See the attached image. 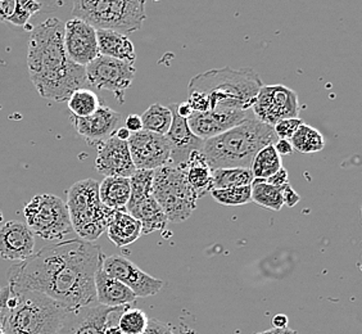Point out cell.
Instances as JSON below:
<instances>
[{"instance_id": "8992f818", "label": "cell", "mask_w": 362, "mask_h": 334, "mask_svg": "<svg viewBox=\"0 0 362 334\" xmlns=\"http://www.w3.org/2000/svg\"><path fill=\"white\" fill-rule=\"evenodd\" d=\"M146 0H74L72 16L95 30L121 34L139 31L146 21Z\"/></svg>"}, {"instance_id": "8fae6325", "label": "cell", "mask_w": 362, "mask_h": 334, "mask_svg": "<svg viewBox=\"0 0 362 334\" xmlns=\"http://www.w3.org/2000/svg\"><path fill=\"white\" fill-rule=\"evenodd\" d=\"M251 110L258 121L274 126L280 120L298 117V94L284 85H262Z\"/></svg>"}, {"instance_id": "ee69618b", "label": "cell", "mask_w": 362, "mask_h": 334, "mask_svg": "<svg viewBox=\"0 0 362 334\" xmlns=\"http://www.w3.org/2000/svg\"><path fill=\"white\" fill-rule=\"evenodd\" d=\"M288 323H289V319H288V316H286V313H278V315H275L274 319H272L274 328H279V329L288 328Z\"/></svg>"}, {"instance_id": "ffe728a7", "label": "cell", "mask_w": 362, "mask_h": 334, "mask_svg": "<svg viewBox=\"0 0 362 334\" xmlns=\"http://www.w3.org/2000/svg\"><path fill=\"white\" fill-rule=\"evenodd\" d=\"M173 113V122L168 129V134L165 135L168 140L171 154H170V162L171 166H181L188 161L189 156L194 151H199L203 144V140L195 137L190 130L188 121L184 117L179 116L176 112L174 105H168Z\"/></svg>"}, {"instance_id": "8d00e7d4", "label": "cell", "mask_w": 362, "mask_h": 334, "mask_svg": "<svg viewBox=\"0 0 362 334\" xmlns=\"http://www.w3.org/2000/svg\"><path fill=\"white\" fill-rule=\"evenodd\" d=\"M187 103L190 105L193 112H207L209 111V100L204 93L199 91H192L190 97L188 98Z\"/></svg>"}, {"instance_id": "44dd1931", "label": "cell", "mask_w": 362, "mask_h": 334, "mask_svg": "<svg viewBox=\"0 0 362 334\" xmlns=\"http://www.w3.org/2000/svg\"><path fill=\"white\" fill-rule=\"evenodd\" d=\"M95 294L98 304L108 307L129 306L138 299L129 287L107 275L102 264L95 274Z\"/></svg>"}, {"instance_id": "f6af8a7d", "label": "cell", "mask_w": 362, "mask_h": 334, "mask_svg": "<svg viewBox=\"0 0 362 334\" xmlns=\"http://www.w3.org/2000/svg\"><path fill=\"white\" fill-rule=\"evenodd\" d=\"M257 334H297V332L293 330V329H289V328H283V329L272 328V329H269V330H265V332H261V333Z\"/></svg>"}, {"instance_id": "836d02e7", "label": "cell", "mask_w": 362, "mask_h": 334, "mask_svg": "<svg viewBox=\"0 0 362 334\" xmlns=\"http://www.w3.org/2000/svg\"><path fill=\"white\" fill-rule=\"evenodd\" d=\"M212 198L223 206H244L252 202L251 185L237 188L212 189Z\"/></svg>"}, {"instance_id": "60d3db41", "label": "cell", "mask_w": 362, "mask_h": 334, "mask_svg": "<svg viewBox=\"0 0 362 334\" xmlns=\"http://www.w3.org/2000/svg\"><path fill=\"white\" fill-rule=\"evenodd\" d=\"M125 127L129 132H132V134L143 130L141 119H140L139 115H135V113L129 115L125 119Z\"/></svg>"}, {"instance_id": "ac0fdd59", "label": "cell", "mask_w": 362, "mask_h": 334, "mask_svg": "<svg viewBox=\"0 0 362 334\" xmlns=\"http://www.w3.org/2000/svg\"><path fill=\"white\" fill-rule=\"evenodd\" d=\"M34 253L35 236L26 224L12 220L0 226V258L21 263Z\"/></svg>"}, {"instance_id": "7402d4cb", "label": "cell", "mask_w": 362, "mask_h": 334, "mask_svg": "<svg viewBox=\"0 0 362 334\" xmlns=\"http://www.w3.org/2000/svg\"><path fill=\"white\" fill-rule=\"evenodd\" d=\"M126 211L141 224V234L148 236L154 231H163L168 220L163 209L154 200L153 195H146L138 201L127 203Z\"/></svg>"}, {"instance_id": "277c9868", "label": "cell", "mask_w": 362, "mask_h": 334, "mask_svg": "<svg viewBox=\"0 0 362 334\" xmlns=\"http://www.w3.org/2000/svg\"><path fill=\"white\" fill-rule=\"evenodd\" d=\"M276 140L272 126L251 116L228 132L203 140L199 152L204 156L211 171L228 167L250 168L258 151Z\"/></svg>"}, {"instance_id": "74e56055", "label": "cell", "mask_w": 362, "mask_h": 334, "mask_svg": "<svg viewBox=\"0 0 362 334\" xmlns=\"http://www.w3.org/2000/svg\"><path fill=\"white\" fill-rule=\"evenodd\" d=\"M281 189V197H283V203L288 207H294L297 203L300 201V195L293 189L292 185L289 183H286L284 185L280 187Z\"/></svg>"}, {"instance_id": "9a60e30c", "label": "cell", "mask_w": 362, "mask_h": 334, "mask_svg": "<svg viewBox=\"0 0 362 334\" xmlns=\"http://www.w3.org/2000/svg\"><path fill=\"white\" fill-rule=\"evenodd\" d=\"M63 44L71 61L78 66H88L99 56L97 30L88 22L72 17L64 23Z\"/></svg>"}, {"instance_id": "d6a6232c", "label": "cell", "mask_w": 362, "mask_h": 334, "mask_svg": "<svg viewBox=\"0 0 362 334\" xmlns=\"http://www.w3.org/2000/svg\"><path fill=\"white\" fill-rule=\"evenodd\" d=\"M148 321L149 319L144 311L127 306L119 313L117 326L122 334H143L148 327Z\"/></svg>"}, {"instance_id": "83f0119b", "label": "cell", "mask_w": 362, "mask_h": 334, "mask_svg": "<svg viewBox=\"0 0 362 334\" xmlns=\"http://www.w3.org/2000/svg\"><path fill=\"white\" fill-rule=\"evenodd\" d=\"M281 167L283 163L280 154L276 152L274 144H269L258 151L255 159L252 160L250 170L255 179H267Z\"/></svg>"}, {"instance_id": "ab89813d", "label": "cell", "mask_w": 362, "mask_h": 334, "mask_svg": "<svg viewBox=\"0 0 362 334\" xmlns=\"http://www.w3.org/2000/svg\"><path fill=\"white\" fill-rule=\"evenodd\" d=\"M269 184H272L274 187H281L286 183H289V175L284 167H281L275 174L272 175L270 178L265 179Z\"/></svg>"}, {"instance_id": "d590c367", "label": "cell", "mask_w": 362, "mask_h": 334, "mask_svg": "<svg viewBox=\"0 0 362 334\" xmlns=\"http://www.w3.org/2000/svg\"><path fill=\"white\" fill-rule=\"evenodd\" d=\"M302 124H305V122L300 117H294V119L280 120L272 127H274V132L276 134L278 139L289 140Z\"/></svg>"}, {"instance_id": "484cf974", "label": "cell", "mask_w": 362, "mask_h": 334, "mask_svg": "<svg viewBox=\"0 0 362 334\" xmlns=\"http://www.w3.org/2000/svg\"><path fill=\"white\" fill-rule=\"evenodd\" d=\"M189 185L194 189L195 193L199 198L206 195L211 190V168L206 159L199 151H194L189 156L188 161L181 165Z\"/></svg>"}, {"instance_id": "cb8c5ba5", "label": "cell", "mask_w": 362, "mask_h": 334, "mask_svg": "<svg viewBox=\"0 0 362 334\" xmlns=\"http://www.w3.org/2000/svg\"><path fill=\"white\" fill-rule=\"evenodd\" d=\"M105 231L112 243L117 247H125L139 239L141 224L126 209H119L115 211Z\"/></svg>"}, {"instance_id": "e575fe53", "label": "cell", "mask_w": 362, "mask_h": 334, "mask_svg": "<svg viewBox=\"0 0 362 334\" xmlns=\"http://www.w3.org/2000/svg\"><path fill=\"white\" fill-rule=\"evenodd\" d=\"M42 9V4L36 0H14V9L7 22L14 26H28L30 18Z\"/></svg>"}, {"instance_id": "d4e9b609", "label": "cell", "mask_w": 362, "mask_h": 334, "mask_svg": "<svg viewBox=\"0 0 362 334\" xmlns=\"http://www.w3.org/2000/svg\"><path fill=\"white\" fill-rule=\"evenodd\" d=\"M132 189L129 178L105 176L99 184V200L108 209L119 211L126 209L130 200Z\"/></svg>"}, {"instance_id": "52a82bcc", "label": "cell", "mask_w": 362, "mask_h": 334, "mask_svg": "<svg viewBox=\"0 0 362 334\" xmlns=\"http://www.w3.org/2000/svg\"><path fill=\"white\" fill-rule=\"evenodd\" d=\"M67 209L72 230L85 242H95L111 221L115 209H108L99 200V183L85 179L67 190Z\"/></svg>"}, {"instance_id": "e0dca14e", "label": "cell", "mask_w": 362, "mask_h": 334, "mask_svg": "<svg viewBox=\"0 0 362 334\" xmlns=\"http://www.w3.org/2000/svg\"><path fill=\"white\" fill-rule=\"evenodd\" d=\"M253 116L251 111L193 112L189 116V127L195 137L207 140L228 132L231 127L242 124Z\"/></svg>"}, {"instance_id": "d6986e66", "label": "cell", "mask_w": 362, "mask_h": 334, "mask_svg": "<svg viewBox=\"0 0 362 334\" xmlns=\"http://www.w3.org/2000/svg\"><path fill=\"white\" fill-rule=\"evenodd\" d=\"M122 116L108 105H100L97 111L86 117L71 116V122L85 140L90 144L110 138L119 129Z\"/></svg>"}, {"instance_id": "9c48e42d", "label": "cell", "mask_w": 362, "mask_h": 334, "mask_svg": "<svg viewBox=\"0 0 362 334\" xmlns=\"http://www.w3.org/2000/svg\"><path fill=\"white\" fill-rule=\"evenodd\" d=\"M28 229L44 241H62L72 230L69 209L54 195H35L23 209Z\"/></svg>"}, {"instance_id": "f546056e", "label": "cell", "mask_w": 362, "mask_h": 334, "mask_svg": "<svg viewBox=\"0 0 362 334\" xmlns=\"http://www.w3.org/2000/svg\"><path fill=\"white\" fill-rule=\"evenodd\" d=\"M252 202L272 211H280L284 206L281 189L269 184L265 179H253L251 184Z\"/></svg>"}, {"instance_id": "7bdbcfd3", "label": "cell", "mask_w": 362, "mask_h": 334, "mask_svg": "<svg viewBox=\"0 0 362 334\" xmlns=\"http://www.w3.org/2000/svg\"><path fill=\"white\" fill-rule=\"evenodd\" d=\"M274 146H275L276 152H278L280 156H288V154H292L293 151H294V149H293L291 140L288 139H278L275 143H274Z\"/></svg>"}, {"instance_id": "681fc988", "label": "cell", "mask_w": 362, "mask_h": 334, "mask_svg": "<svg viewBox=\"0 0 362 334\" xmlns=\"http://www.w3.org/2000/svg\"><path fill=\"white\" fill-rule=\"evenodd\" d=\"M0 289H1V288H0Z\"/></svg>"}, {"instance_id": "7c38bea8", "label": "cell", "mask_w": 362, "mask_h": 334, "mask_svg": "<svg viewBox=\"0 0 362 334\" xmlns=\"http://www.w3.org/2000/svg\"><path fill=\"white\" fill-rule=\"evenodd\" d=\"M102 269L107 275L117 279L129 287L136 297L156 296L165 286L160 279L149 275L133 261L119 255H113L110 258L105 256L102 261Z\"/></svg>"}, {"instance_id": "c3c4849f", "label": "cell", "mask_w": 362, "mask_h": 334, "mask_svg": "<svg viewBox=\"0 0 362 334\" xmlns=\"http://www.w3.org/2000/svg\"><path fill=\"white\" fill-rule=\"evenodd\" d=\"M0 334H6L4 329H3V327H1V324H0Z\"/></svg>"}, {"instance_id": "5bb4252c", "label": "cell", "mask_w": 362, "mask_h": 334, "mask_svg": "<svg viewBox=\"0 0 362 334\" xmlns=\"http://www.w3.org/2000/svg\"><path fill=\"white\" fill-rule=\"evenodd\" d=\"M129 151L136 170H156L170 162V144L165 135L140 130L127 139Z\"/></svg>"}, {"instance_id": "3957f363", "label": "cell", "mask_w": 362, "mask_h": 334, "mask_svg": "<svg viewBox=\"0 0 362 334\" xmlns=\"http://www.w3.org/2000/svg\"><path fill=\"white\" fill-rule=\"evenodd\" d=\"M66 313L42 293L0 289V324L6 334H57Z\"/></svg>"}, {"instance_id": "f1b7e54d", "label": "cell", "mask_w": 362, "mask_h": 334, "mask_svg": "<svg viewBox=\"0 0 362 334\" xmlns=\"http://www.w3.org/2000/svg\"><path fill=\"white\" fill-rule=\"evenodd\" d=\"M293 149L300 154H317L325 148V138L317 129L302 124L291 138Z\"/></svg>"}, {"instance_id": "f35d334b", "label": "cell", "mask_w": 362, "mask_h": 334, "mask_svg": "<svg viewBox=\"0 0 362 334\" xmlns=\"http://www.w3.org/2000/svg\"><path fill=\"white\" fill-rule=\"evenodd\" d=\"M143 334H175L170 328L160 321L156 319H151L148 321V327H146V332Z\"/></svg>"}, {"instance_id": "b9f144b4", "label": "cell", "mask_w": 362, "mask_h": 334, "mask_svg": "<svg viewBox=\"0 0 362 334\" xmlns=\"http://www.w3.org/2000/svg\"><path fill=\"white\" fill-rule=\"evenodd\" d=\"M14 9V0H0V22H7Z\"/></svg>"}, {"instance_id": "7dc6e473", "label": "cell", "mask_w": 362, "mask_h": 334, "mask_svg": "<svg viewBox=\"0 0 362 334\" xmlns=\"http://www.w3.org/2000/svg\"><path fill=\"white\" fill-rule=\"evenodd\" d=\"M105 334H122L119 330V326H115L112 321H110V324L105 328Z\"/></svg>"}, {"instance_id": "4316f807", "label": "cell", "mask_w": 362, "mask_h": 334, "mask_svg": "<svg viewBox=\"0 0 362 334\" xmlns=\"http://www.w3.org/2000/svg\"><path fill=\"white\" fill-rule=\"evenodd\" d=\"M211 179H212L211 180V190H212V189L237 188V187L251 185L255 178L250 168L228 167V168L212 170Z\"/></svg>"}, {"instance_id": "603a6c76", "label": "cell", "mask_w": 362, "mask_h": 334, "mask_svg": "<svg viewBox=\"0 0 362 334\" xmlns=\"http://www.w3.org/2000/svg\"><path fill=\"white\" fill-rule=\"evenodd\" d=\"M97 40L99 56L135 64L136 52L129 36L113 30H97Z\"/></svg>"}, {"instance_id": "4fadbf2b", "label": "cell", "mask_w": 362, "mask_h": 334, "mask_svg": "<svg viewBox=\"0 0 362 334\" xmlns=\"http://www.w3.org/2000/svg\"><path fill=\"white\" fill-rule=\"evenodd\" d=\"M127 306L108 307L94 304L67 310L57 334H105L110 321Z\"/></svg>"}, {"instance_id": "1f68e13d", "label": "cell", "mask_w": 362, "mask_h": 334, "mask_svg": "<svg viewBox=\"0 0 362 334\" xmlns=\"http://www.w3.org/2000/svg\"><path fill=\"white\" fill-rule=\"evenodd\" d=\"M69 108L75 117H86L90 116L102 105L97 93L89 88L77 89L67 99Z\"/></svg>"}, {"instance_id": "ba28073f", "label": "cell", "mask_w": 362, "mask_h": 334, "mask_svg": "<svg viewBox=\"0 0 362 334\" xmlns=\"http://www.w3.org/2000/svg\"><path fill=\"white\" fill-rule=\"evenodd\" d=\"M152 195L163 209L168 223L175 224L188 220L199 200L194 189L189 185L182 167L171 165L154 170Z\"/></svg>"}, {"instance_id": "6da1fadb", "label": "cell", "mask_w": 362, "mask_h": 334, "mask_svg": "<svg viewBox=\"0 0 362 334\" xmlns=\"http://www.w3.org/2000/svg\"><path fill=\"white\" fill-rule=\"evenodd\" d=\"M103 258L98 244L80 238L47 244L8 269V286L42 293L67 310L94 305L95 274Z\"/></svg>"}, {"instance_id": "30bf717a", "label": "cell", "mask_w": 362, "mask_h": 334, "mask_svg": "<svg viewBox=\"0 0 362 334\" xmlns=\"http://www.w3.org/2000/svg\"><path fill=\"white\" fill-rule=\"evenodd\" d=\"M89 86L113 93L119 103L125 102V91L132 86L136 74L135 64H129L110 57L98 56L85 66Z\"/></svg>"}, {"instance_id": "bcb514c9", "label": "cell", "mask_w": 362, "mask_h": 334, "mask_svg": "<svg viewBox=\"0 0 362 334\" xmlns=\"http://www.w3.org/2000/svg\"><path fill=\"white\" fill-rule=\"evenodd\" d=\"M113 135H115L116 138H119V139L126 140V142H127V139H129L130 135H132V132H129L125 126H124V127H119Z\"/></svg>"}, {"instance_id": "2e32d148", "label": "cell", "mask_w": 362, "mask_h": 334, "mask_svg": "<svg viewBox=\"0 0 362 334\" xmlns=\"http://www.w3.org/2000/svg\"><path fill=\"white\" fill-rule=\"evenodd\" d=\"M95 159V170L105 176L130 178L136 171L126 140L111 135L99 142Z\"/></svg>"}, {"instance_id": "4dcf8cb0", "label": "cell", "mask_w": 362, "mask_h": 334, "mask_svg": "<svg viewBox=\"0 0 362 334\" xmlns=\"http://www.w3.org/2000/svg\"><path fill=\"white\" fill-rule=\"evenodd\" d=\"M143 130L146 132L166 135L173 122V113L166 105L156 103L149 105L144 113L140 116Z\"/></svg>"}, {"instance_id": "5b68a950", "label": "cell", "mask_w": 362, "mask_h": 334, "mask_svg": "<svg viewBox=\"0 0 362 334\" xmlns=\"http://www.w3.org/2000/svg\"><path fill=\"white\" fill-rule=\"evenodd\" d=\"M262 80L252 69H214L198 74L189 81V91L204 93L209 111H251Z\"/></svg>"}, {"instance_id": "7a4b0ae2", "label": "cell", "mask_w": 362, "mask_h": 334, "mask_svg": "<svg viewBox=\"0 0 362 334\" xmlns=\"http://www.w3.org/2000/svg\"><path fill=\"white\" fill-rule=\"evenodd\" d=\"M63 30L64 23L50 17L33 28L28 40L30 79L42 98L54 102H67L74 91L89 88L85 67L66 53Z\"/></svg>"}]
</instances>
